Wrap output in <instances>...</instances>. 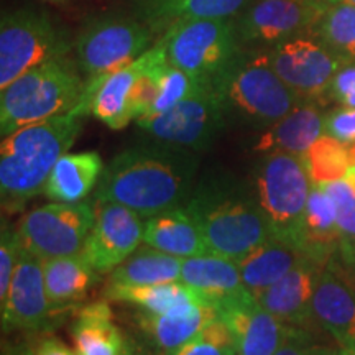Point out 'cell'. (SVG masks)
I'll return each mask as SVG.
<instances>
[{"label":"cell","mask_w":355,"mask_h":355,"mask_svg":"<svg viewBox=\"0 0 355 355\" xmlns=\"http://www.w3.org/2000/svg\"><path fill=\"white\" fill-rule=\"evenodd\" d=\"M345 2H350V3H355V0H345Z\"/></svg>","instance_id":"cell-49"},{"label":"cell","mask_w":355,"mask_h":355,"mask_svg":"<svg viewBox=\"0 0 355 355\" xmlns=\"http://www.w3.org/2000/svg\"><path fill=\"white\" fill-rule=\"evenodd\" d=\"M144 243L178 259L214 255L184 206L145 219Z\"/></svg>","instance_id":"cell-22"},{"label":"cell","mask_w":355,"mask_h":355,"mask_svg":"<svg viewBox=\"0 0 355 355\" xmlns=\"http://www.w3.org/2000/svg\"><path fill=\"white\" fill-rule=\"evenodd\" d=\"M219 314H217L214 304L206 301L194 308L165 314L140 311L137 322H139L140 329L152 339L155 347L168 355L193 339L207 322H211Z\"/></svg>","instance_id":"cell-24"},{"label":"cell","mask_w":355,"mask_h":355,"mask_svg":"<svg viewBox=\"0 0 355 355\" xmlns=\"http://www.w3.org/2000/svg\"><path fill=\"white\" fill-rule=\"evenodd\" d=\"M304 257L308 255L298 247L272 237L242 259L235 260V263L239 266L245 290L259 298L261 293L285 277Z\"/></svg>","instance_id":"cell-23"},{"label":"cell","mask_w":355,"mask_h":355,"mask_svg":"<svg viewBox=\"0 0 355 355\" xmlns=\"http://www.w3.org/2000/svg\"><path fill=\"white\" fill-rule=\"evenodd\" d=\"M46 2H50V3H63L64 0H46Z\"/></svg>","instance_id":"cell-47"},{"label":"cell","mask_w":355,"mask_h":355,"mask_svg":"<svg viewBox=\"0 0 355 355\" xmlns=\"http://www.w3.org/2000/svg\"><path fill=\"white\" fill-rule=\"evenodd\" d=\"M204 84L199 79L193 78L186 71L173 66L170 61H165L158 68V86L159 92L155 102L152 112L150 115H157L162 112H166L171 107H175L176 104H180L181 101H184L186 97L193 96L199 87H202ZM148 117V115H146Z\"/></svg>","instance_id":"cell-34"},{"label":"cell","mask_w":355,"mask_h":355,"mask_svg":"<svg viewBox=\"0 0 355 355\" xmlns=\"http://www.w3.org/2000/svg\"><path fill=\"white\" fill-rule=\"evenodd\" d=\"M168 355H237L227 324L217 316L207 322L193 339Z\"/></svg>","instance_id":"cell-35"},{"label":"cell","mask_w":355,"mask_h":355,"mask_svg":"<svg viewBox=\"0 0 355 355\" xmlns=\"http://www.w3.org/2000/svg\"><path fill=\"white\" fill-rule=\"evenodd\" d=\"M327 99L337 102L343 107L355 109V61L345 63L332 79Z\"/></svg>","instance_id":"cell-38"},{"label":"cell","mask_w":355,"mask_h":355,"mask_svg":"<svg viewBox=\"0 0 355 355\" xmlns=\"http://www.w3.org/2000/svg\"><path fill=\"white\" fill-rule=\"evenodd\" d=\"M311 32L344 63L355 61V3L343 0L327 7Z\"/></svg>","instance_id":"cell-32"},{"label":"cell","mask_w":355,"mask_h":355,"mask_svg":"<svg viewBox=\"0 0 355 355\" xmlns=\"http://www.w3.org/2000/svg\"><path fill=\"white\" fill-rule=\"evenodd\" d=\"M132 3L137 19L159 38L189 20L237 17L248 0H132Z\"/></svg>","instance_id":"cell-21"},{"label":"cell","mask_w":355,"mask_h":355,"mask_svg":"<svg viewBox=\"0 0 355 355\" xmlns=\"http://www.w3.org/2000/svg\"><path fill=\"white\" fill-rule=\"evenodd\" d=\"M94 220V202H51L28 212L17 230L25 250L44 261L81 255Z\"/></svg>","instance_id":"cell-11"},{"label":"cell","mask_w":355,"mask_h":355,"mask_svg":"<svg viewBox=\"0 0 355 355\" xmlns=\"http://www.w3.org/2000/svg\"><path fill=\"white\" fill-rule=\"evenodd\" d=\"M198 155L165 144L132 146L104 168L97 201L122 204L148 219L184 206L196 186Z\"/></svg>","instance_id":"cell-1"},{"label":"cell","mask_w":355,"mask_h":355,"mask_svg":"<svg viewBox=\"0 0 355 355\" xmlns=\"http://www.w3.org/2000/svg\"><path fill=\"white\" fill-rule=\"evenodd\" d=\"M319 186H321V188L329 194L332 201H334L337 207V214L355 206V175L350 170L347 175L340 178V180Z\"/></svg>","instance_id":"cell-41"},{"label":"cell","mask_w":355,"mask_h":355,"mask_svg":"<svg viewBox=\"0 0 355 355\" xmlns=\"http://www.w3.org/2000/svg\"><path fill=\"white\" fill-rule=\"evenodd\" d=\"M212 86L227 122L259 130L278 122L301 102L273 69L268 51L259 48H243Z\"/></svg>","instance_id":"cell-4"},{"label":"cell","mask_w":355,"mask_h":355,"mask_svg":"<svg viewBox=\"0 0 355 355\" xmlns=\"http://www.w3.org/2000/svg\"><path fill=\"white\" fill-rule=\"evenodd\" d=\"M184 207L214 255L239 260L272 239L250 181L212 173L196 181Z\"/></svg>","instance_id":"cell-2"},{"label":"cell","mask_w":355,"mask_h":355,"mask_svg":"<svg viewBox=\"0 0 355 355\" xmlns=\"http://www.w3.org/2000/svg\"><path fill=\"white\" fill-rule=\"evenodd\" d=\"M104 298L135 306L144 313L165 314L183 311L206 303V298L183 282L158 283V285H110L104 290Z\"/></svg>","instance_id":"cell-27"},{"label":"cell","mask_w":355,"mask_h":355,"mask_svg":"<svg viewBox=\"0 0 355 355\" xmlns=\"http://www.w3.org/2000/svg\"><path fill=\"white\" fill-rule=\"evenodd\" d=\"M74 42L42 8L6 12L0 21V89L55 58L68 56Z\"/></svg>","instance_id":"cell-7"},{"label":"cell","mask_w":355,"mask_h":355,"mask_svg":"<svg viewBox=\"0 0 355 355\" xmlns=\"http://www.w3.org/2000/svg\"><path fill=\"white\" fill-rule=\"evenodd\" d=\"M304 2L309 3V6L321 8V10H326L327 7L334 6V3H337V2H343V0H304Z\"/></svg>","instance_id":"cell-43"},{"label":"cell","mask_w":355,"mask_h":355,"mask_svg":"<svg viewBox=\"0 0 355 355\" xmlns=\"http://www.w3.org/2000/svg\"><path fill=\"white\" fill-rule=\"evenodd\" d=\"M250 186L272 237L300 247L301 225L313 181L303 157L265 153L250 173Z\"/></svg>","instance_id":"cell-6"},{"label":"cell","mask_w":355,"mask_h":355,"mask_svg":"<svg viewBox=\"0 0 355 355\" xmlns=\"http://www.w3.org/2000/svg\"><path fill=\"white\" fill-rule=\"evenodd\" d=\"M275 355H337V350L311 343L306 332L293 329L286 343L278 349Z\"/></svg>","instance_id":"cell-40"},{"label":"cell","mask_w":355,"mask_h":355,"mask_svg":"<svg viewBox=\"0 0 355 355\" xmlns=\"http://www.w3.org/2000/svg\"><path fill=\"white\" fill-rule=\"evenodd\" d=\"M266 51L273 69L301 102L322 104L336 73L345 64L311 30Z\"/></svg>","instance_id":"cell-12"},{"label":"cell","mask_w":355,"mask_h":355,"mask_svg":"<svg viewBox=\"0 0 355 355\" xmlns=\"http://www.w3.org/2000/svg\"><path fill=\"white\" fill-rule=\"evenodd\" d=\"M35 355H78V354L76 350L69 349L68 345L61 343V340L48 337V339H43L42 343L38 344V347L35 349Z\"/></svg>","instance_id":"cell-42"},{"label":"cell","mask_w":355,"mask_h":355,"mask_svg":"<svg viewBox=\"0 0 355 355\" xmlns=\"http://www.w3.org/2000/svg\"><path fill=\"white\" fill-rule=\"evenodd\" d=\"M337 355H355V344L349 345V347H339Z\"/></svg>","instance_id":"cell-44"},{"label":"cell","mask_w":355,"mask_h":355,"mask_svg":"<svg viewBox=\"0 0 355 355\" xmlns=\"http://www.w3.org/2000/svg\"><path fill=\"white\" fill-rule=\"evenodd\" d=\"M321 104L300 102L290 114L261 130L250 144L255 153H293L303 155L319 137L324 135Z\"/></svg>","instance_id":"cell-20"},{"label":"cell","mask_w":355,"mask_h":355,"mask_svg":"<svg viewBox=\"0 0 355 355\" xmlns=\"http://www.w3.org/2000/svg\"><path fill=\"white\" fill-rule=\"evenodd\" d=\"M56 313L44 286L43 260L21 248L7 298L0 303L2 329H44Z\"/></svg>","instance_id":"cell-17"},{"label":"cell","mask_w":355,"mask_h":355,"mask_svg":"<svg viewBox=\"0 0 355 355\" xmlns=\"http://www.w3.org/2000/svg\"><path fill=\"white\" fill-rule=\"evenodd\" d=\"M322 12L304 0H248L235 17V26L243 48L268 50L313 30Z\"/></svg>","instance_id":"cell-13"},{"label":"cell","mask_w":355,"mask_h":355,"mask_svg":"<svg viewBox=\"0 0 355 355\" xmlns=\"http://www.w3.org/2000/svg\"><path fill=\"white\" fill-rule=\"evenodd\" d=\"M21 245L19 230H13L2 222V234H0V303L7 298L8 288L19 261Z\"/></svg>","instance_id":"cell-36"},{"label":"cell","mask_w":355,"mask_h":355,"mask_svg":"<svg viewBox=\"0 0 355 355\" xmlns=\"http://www.w3.org/2000/svg\"><path fill=\"white\" fill-rule=\"evenodd\" d=\"M155 33L137 17L99 15L76 35V63L87 79L125 68L153 46Z\"/></svg>","instance_id":"cell-9"},{"label":"cell","mask_w":355,"mask_h":355,"mask_svg":"<svg viewBox=\"0 0 355 355\" xmlns=\"http://www.w3.org/2000/svg\"><path fill=\"white\" fill-rule=\"evenodd\" d=\"M300 247L308 257L326 263L339 247L337 207L329 194L319 184L311 188L301 225Z\"/></svg>","instance_id":"cell-28"},{"label":"cell","mask_w":355,"mask_h":355,"mask_svg":"<svg viewBox=\"0 0 355 355\" xmlns=\"http://www.w3.org/2000/svg\"><path fill=\"white\" fill-rule=\"evenodd\" d=\"M324 133L343 144H355V109L337 107L324 117Z\"/></svg>","instance_id":"cell-37"},{"label":"cell","mask_w":355,"mask_h":355,"mask_svg":"<svg viewBox=\"0 0 355 355\" xmlns=\"http://www.w3.org/2000/svg\"><path fill=\"white\" fill-rule=\"evenodd\" d=\"M339 219V247L337 254L355 268V206L337 214Z\"/></svg>","instance_id":"cell-39"},{"label":"cell","mask_w":355,"mask_h":355,"mask_svg":"<svg viewBox=\"0 0 355 355\" xmlns=\"http://www.w3.org/2000/svg\"><path fill=\"white\" fill-rule=\"evenodd\" d=\"M350 152H352V166H350V171L355 175V144L350 145Z\"/></svg>","instance_id":"cell-46"},{"label":"cell","mask_w":355,"mask_h":355,"mask_svg":"<svg viewBox=\"0 0 355 355\" xmlns=\"http://www.w3.org/2000/svg\"><path fill=\"white\" fill-rule=\"evenodd\" d=\"M76 61L55 58L17 78L0 96V133L71 114L81 101L86 81Z\"/></svg>","instance_id":"cell-5"},{"label":"cell","mask_w":355,"mask_h":355,"mask_svg":"<svg viewBox=\"0 0 355 355\" xmlns=\"http://www.w3.org/2000/svg\"><path fill=\"white\" fill-rule=\"evenodd\" d=\"M183 259L145 245L110 272V285H158L181 282Z\"/></svg>","instance_id":"cell-31"},{"label":"cell","mask_w":355,"mask_h":355,"mask_svg":"<svg viewBox=\"0 0 355 355\" xmlns=\"http://www.w3.org/2000/svg\"><path fill=\"white\" fill-rule=\"evenodd\" d=\"M324 261L304 257L295 268L257 298L263 308L286 326L301 329L314 321L313 300Z\"/></svg>","instance_id":"cell-19"},{"label":"cell","mask_w":355,"mask_h":355,"mask_svg":"<svg viewBox=\"0 0 355 355\" xmlns=\"http://www.w3.org/2000/svg\"><path fill=\"white\" fill-rule=\"evenodd\" d=\"M71 337L78 355H125L130 350L115 326L107 301H96L79 309Z\"/></svg>","instance_id":"cell-25"},{"label":"cell","mask_w":355,"mask_h":355,"mask_svg":"<svg viewBox=\"0 0 355 355\" xmlns=\"http://www.w3.org/2000/svg\"><path fill=\"white\" fill-rule=\"evenodd\" d=\"M81 130L83 117L64 114L3 137L0 145V194L3 206L20 207L28 199L44 193L58 159L68 153Z\"/></svg>","instance_id":"cell-3"},{"label":"cell","mask_w":355,"mask_h":355,"mask_svg":"<svg viewBox=\"0 0 355 355\" xmlns=\"http://www.w3.org/2000/svg\"><path fill=\"white\" fill-rule=\"evenodd\" d=\"M214 308L227 324L237 355H275L295 329L268 313L247 290L214 303Z\"/></svg>","instance_id":"cell-16"},{"label":"cell","mask_w":355,"mask_h":355,"mask_svg":"<svg viewBox=\"0 0 355 355\" xmlns=\"http://www.w3.org/2000/svg\"><path fill=\"white\" fill-rule=\"evenodd\" d=\"M8 355H35V350L26 349V347H21V349L13 350V352H10Z\"/></svg>","instance_id":"cell-45"},{"label":"cell","mask_w":355,"mask_h":355,"mask_svg":"<svg viewBox=\"0 0 355 355\" xmlns=\"http://www.w3.org/2000/svg\"><path fill=\"white\" fill-rule=\"evenodd\" d=\"M313 314L339 347L355 344V268L337 252L326 261L319 277Z\"/></svg>","instance_id":"cell-18"},{"label":"cell","mask_w":355,"mask_h":355,"mask_svg":"<svg viewBox=\"0 0 355 355\" xmlns=\"http://www.w3.org/2000/svg\"><path fill=\"white\" fill-rule=\"evenodd\" d=\"M165 51L166 42L165 38L159 37L150 50H146L139 60L125 68L87 79L81 101L71 114L78 117H86L87 114H92L112 130L125 128L132 121H135L130 109L133 84Z\"/></svg>","instance_id":"cell-14"},{"label":"cell","mask_w":355,"mask_h":355,"mask_svg":"<svg viewBox=\"0 0 355 355\" xmlns=\"http://www.w3.org/2000/svg\"><path fill=\"white\" fill-rule=\"evenodd\" d=\"M303 162L313 184H327L347 175L352 166L350 145L324 133L303 155Z\"/></svg>","instance_id":"cell-33"},{"label":"cell","mask_w":355,"mask_h":355,"mask_svg":"<svg viewBox=\"0 0 355 355\" xmlns=\"http://www.w3.org/2000/svg\"><path fill=\"white\" fill-rule=\"evenodd\" d=\"M104 163L99 153H66L58 159L44 193L53 202H81L99 183Z\"/></svg>","instance_id":"cell-26"},{"label":"cell","mask_w":355,"mask_h":355,"mask_svg":"<svg viewBox=\"0 0 355 355\" xmlns=\"http://www.w3.org/2000/svg\"><path fill=\"white\" fill-rule=\"evenodd\" d=\"M43 277L48 298L58 309L86 298L87 291L97 283L99 273L81 254L44 260Z\"/></svg>","instance_id":"cell-30"},{"label":"cell","mask_w":355,"mask_h":355,"mask_svg":"<svg viewBox=\"0 0 355 355\" xmlns=\"http://www.w3.org/2000/svg\"><path fill=\"white\" fill-rule=\"evenodd\" d=\"M125 355H133V352H132V349H130V350H128V352H127Z\"/></svg>","instance_id":"cell-48"},{"label":"cell","mask_w":355,"mask_h":355,"mask_svg":"<svg viewBox=\"0 0 355 355\" xmlns=\"http://www.w3.org/2000/svg\"><path fill=\"white\" fill-rule=\"evenodd\" d=\"M83 255L97 273H110L144 242V217L122 204L97 201Z\"/></svg>","instance_id":"cell-15"},{"label":"cell","mask_w":355,"mask_h":355,"mask_svg":"<svg viewBox=\"0 0 355 355\" xmlns=\"http://www.w3.org/2000/svg\"><path fill=\"white\" fill-rule=\"evenodd\" d=\"M181 282L201 293L212 304L245 291L235 260L219 255L183 259Z\"/></svg>","instance_id":"cell-29"},{"label":"cell","mask_w":355,"mask_h":355,"mask_svg":"<svg viewBox=\"0 0 355 355\" xmlns=\"http://www.w3.org/2000/svg\"><path fill=\"white\" fill-rule=\"evenodd\" d=\"M168 61L202 83L212 84L243 50L235 17L198 19L163 35Z\"/></svg>","instance_id":"cell-8"},{"label":"cell","mask_w":355,"mask_h":355,"mask_svg":"<svg viewBox=\"0 0 355 355\" xmlns=\"http://www.w3.org/2000/svg\"><path fill=\"white\" fill-rule=\"evenodd\" d=\"M137 125L159 144L198 153L209 148L227 117L214 86L204 84L166 112L137 119Z\"/></svg>","instance_id":"cell-10"}]
</instances>
